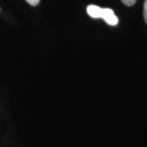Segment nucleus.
Masks as SVG:
<instances>
[{"instance_id": "nucleus-2", "label": "nucleus", "mask_w": 147, "mask_h": 147, "mask_svg": "<svg viewBox=\"0 0 147 147\" xmlns=\"http://www.w3.org/2000/svg\"><path fill=\"white\" fill-rule=\"evenodd\" d=\"M102 8L96 5H89L87 7V11L92 18H100Z\"/></svg>"}, {"instance_id": "nucleus-3", "label": "nucleus", "mask_w": 147, "mask_h": 147, "mask_svg": "<svg viewBox=\"0 0 147 147\" xmlns=\"http://www.w3.org/2000/svg\"><path fill=\"white\" fill-rule=\"evenodd\" d=\"M121 1L123 2V4H125L126 6H128V7L134 5L136 3V2H137V0H121Z\"/></svg>"}, {"instance_id": "nucleus-5", "label": "nucleus", "mask_w": 147, "mask_h": 147, "mask_svg": "<svg viewBox=\"0 0 147 147\" xmlns=\"http://www.w3.org/2000/svg\"><path fill=\"white\" fill-rule=\"evenodd\" d=\"M26 1L29 4H30V5L36 6L38 4V3H39L40 0H26Z\"/></svg>"}, {"instance_id": "nucleus-4", "label": "nucleus", "mask_w": 147, "mask_h": 147, "mask_svg": "<svg viewBox=\"0 0 147 147\" xmlns=\"http://www.w3.org/2000/svg\"><path fill=\"white\" fill-rule=\"evenodd\" d=\"M144 19L147 24V0H145L144 3Z\"/></svg>"}, {"instance_id": "nucleus-1", "label": "nucleus", "mask_w": 147, "mask_h": 147, "mask_svg": "<svg viewBox=\"0 0 147 147\" xmlns=\"http://www.w3.org/2000/svg\"><path fill=\"white\" fill-rule=\"evenodd\" d=\"M100 18L104 19V21L110 26H116L119 23V19L115 16L114 11L110 8H102Z\"/></svg>"}]
</instances>
